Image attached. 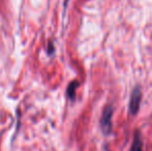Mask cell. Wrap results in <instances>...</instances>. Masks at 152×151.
<instances>
[{"label": "cell", "instance_id": "obj_1", "mask_svg": "<svg viewBox=\"0 0 152 151\" xmlns=\"http://www.w3.org/2000/svg\"><path fill=\"white\" fill-rule=\"evenodd\" d=\"M112 115L113 109L111 106L104 108L102 119H100V125H102V128L104 133H109L112 131Z\"/></svg>", "mask_w": 152, "mask_h": 151}, {"label": "cell", "instance_id": "obj_2", "mask_svg": "<svg viewBox=\"0 0 152 151\" xmlns=\"http://www.w3.org/2000/svg\"><path fill=\"white\" fill-rule=\"evenodd\" d=\"M141 97H142V92H141L140 87H136L132 91V96L129 101V113L132 115H136L139 111L141 103Z\"/></svg>", "mask_w": 152, "mask_h": 151}, {"label": "cell", "instance_id": "obj_3", "mask_svg": "<svg viewBox=\"0 0 152 151\" xmlns=\"http://www.w3.org/2000/svg\"><path fill=\"white\" fill-rule=\"evenodd\" d=\"M78 85H79V83L77 82V81H74V82L70 83L69 86H68L67 95L70 99H74L75 96H76V89H77V87H78Z\"/></svg>", "mask_w": 152, "mask_h": 151}, {"label": "cell", "instance_id": "obj_4", "mask_svg": "<svg viewBox=\"0 0 152 151\" xmlns=\"http://www.w3.org/2000/svg\"><path fill=\"white\" fill-rule=\"evenodd\" d=\"M132 151H142V140H141V137L139 133H136Z\"/></svg>", "mask_w": 152, "mask_h": 151}]
</instances>
